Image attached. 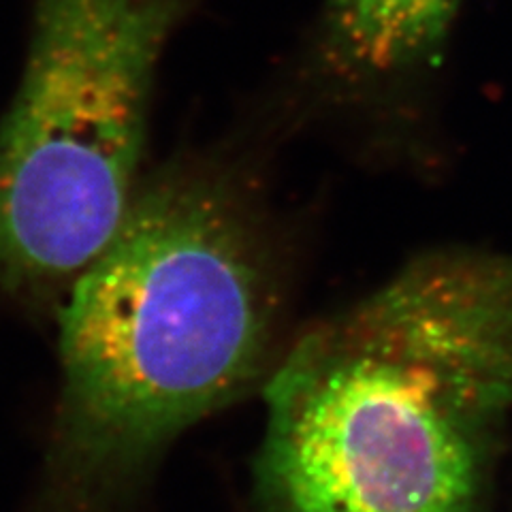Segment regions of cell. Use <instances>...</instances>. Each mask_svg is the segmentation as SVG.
Segmentation results:
<instances>
[{
  "label": "cell",
  "instance_id": "cell-1",
  "mask_svg": "<svg viewBox=\"0 0 512 512\" xmlns=\"http://www.w3.org/2000/svg\"><path fill=\"white\" fill-rule=\"evenodd\" d=\"M284 299L280 235L242 165L188 156L143 180L56 314L39 512H122L175 438L269 378Z\"/></svg>",
  "mask_w": 512,
  "mask_h": 512
},
{
  "label": "cell",
  "instance_id": "cell-2",
  "mask_svg": "<svg viewBox=\"0 0 512 512\" xmlns=\"http://www.w3.org/2000/svg\"><path fill=\"white\" fill-rule=\"evenodd\" d=\"M259 512H485L512 427V250L414 254L265 380Z\"/></svg>",
  "mask_w": 512,
  "mask_h": 512
},
{
  "label": "cell",
  "instance_id": "cell-3",
  "mask_svg": "<svg viewBox=\"0 0 512 512\" xmlns=\"http://www.w3.org/2000/svg\"><path fill=\"white\" fill-rule=\"evenodd\" d=\"M186 0H35L0 122V288L58 314L139 188L156 64Z\"/></svg>",
  "mask_w": 512,
  "mask_h": 512
},
{
  "label": "cell",
  "instance_id": "cell-4",
  "mask_svg": "<svg viewBox=\"0 0 512 512\" xmlns=\"http://www.w3.org/2000/svg\"><path fill=\"white\" fill-rule=\"evenodd\" d=\"M461 0H329L325 69L350 90H391L438 69Z\"/></svg>",
  "mask_w": 512,
  "mask_h": 512
}]
</instances>
